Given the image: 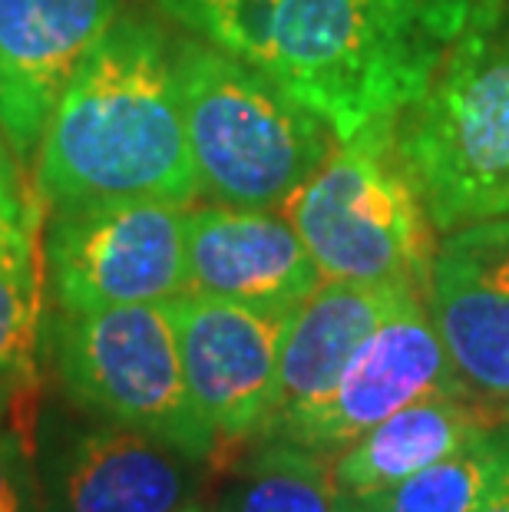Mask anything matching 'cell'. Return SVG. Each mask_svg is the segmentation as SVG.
Here are the masks:
<instances>
[{
	"label": "cell",
	"instance_id": "obj_10",
	"mask_svg": "<svg viewBox=\"0 0 509 512\" xmlns=\"http://www.w3.org/2000/svg\"><path fill=\"white\" fill-rule=\"evenodd\" d=\"M437 394H476L450 361L430 321L427 298L410 294L400 308L357 347L338 387L281 433V443L338 456L407 403ZM483 397V394H476Z\"/></svg>",
	"mask_w": 509,
	"mask_h": 512
},
{
	"label": "cell",
	"instance_id": "obj_3",
	"mask_svg": "<svg viewBox=\"0 0 509 512\" xmlns=\"http://www.w3.org/2000/svg\"><path fill=\"white\" fill-rule=\"evenodd\" d=\"M397 143L440 235L509 215V0H476Z\"/></svg>",
	"mask_w": 509,
	"mask_h": 512
},
{
	"label": "cell",
	"instance_id": "obj_9",
	"mask_svg": "<svg viewBox=\"0 0 509 512\" xmlns=\"http://www.w3.org/2000/svg\"><path fill=\"white\" fill-rule=\"evenodd\" d=\"M37 463L43 512H182L205 483V460L96 417L43 427Z\"/></svg>",
	"mask_w": 509,
	"mask_h": 512
},
{
	"label": "cell",
	"instance_id": "obj_19",
	"mask_svg": "<svg viewBox=\"0 0 509 512\" xmlns=\"http://www.w3.org/2000/svg\"><path fill=\"white\" fill-rule=\"evenodd\" d=\"M30 394L34 390L0 394V512H43L37 443L24 417Z\"/></svg>",
	"mask_w": 509,
	"mask_h": 512
},
{
	"label": "cell",
	"instance_id": "obj_8",
	"mask_svg": "<svg viewBox=\"0 0 509 512\" xmlns=\"http://www.w3.org/2000/svg\"><path fill=\"white\" fill-rule=\"evenodd\" d=\"M166 308L192 403L219 450L255 443L275 400L288 314L196 291L166 301Z\"/></svg>",
	"mask_w": 509,
	"mask_h": 512
},
{
	"label": "cell",
	"instance_id": "obj_24",
	"mask_svg": "<svg viewBox=\"0 0 509 512\" xmlns=\"http://www.w3.org/2000/svg\"><path fill=\"white\" fill-rule=\"evenodd\" d=\"M344 512H361V509L354 506V499H348V496H344Z\"/></svg>",
	"mask_w": 509,
	"mask_h": 512
},
{
	"label": "cell",
	"instance_id": "obj_17",
	"mask_svg": "<svg viewBox=\"0 0 509 512\" xmlns=\"http://www.w3.org/2000/svg\"><path fill=\"white\" fill-rule=\"evenodd\" d=\"M506 420L404 483L354 499V506L361 512H473L500 466Z\"/></svg>",
	"mask_w": 509,
	"mask_h": 512
},
{
	"label": "cell",
	"instance_id": "obj_23",
	"mask_svg": "<svg viewBox=\"0 0 509 512\" xmlns=\"http://www.w3.org/2000/svg\"><path fill=\"white\" fill-rule=\"evenodd\" d=\"M0 192H7V195H30L34 192L27 185L24 166L14 159V152H10V146H7L4 129H0Z\"/></svg>",
	"mask_w": 509,
	"mask_h": 512
},
{
	"label": "cell",
	"instance_id": "obj_12",
	"mask_svg": "<svg viewBox=\"0 0 509 512\" xmlns=\"http://www.w3.org/2000/svg\"><path fill=\"white\" fill-rule=\"evenodd\" d=\"M427 311L463 380L509 403V215L443 232Z\"/></svg>",
	"mask_w": 509,
	"mask_h": 512
},
{
	"label": "cell",
	"instance_id": "obj_6",
	"mask_svg": "<svg viewBox=\"0 0 509 512\" xmlns=\"http://www.w3.org/2000/svg\"><path fill=\"white\" fill-rule=\"evenodd\" d=\"M47 357L63 397L86 417L149 433L205 463L219 453L192 403L166 301L53 311Z\"/></svg>",
	"mask_w": 509,
	"mask_h": 512
},
{
	"label": "cell",
	"instance_id": "obj_4",
	"mask_svg": "<svg viewBox=\"0 0 509 512\" xmlns=\"http://www.w3.org/2000/svg\"><path fill=\"white\" fill-rule=\"evenodd\" d=\"M176 76L199 189L219 205L285 209L338 143L278 80L202 37L176 40Z\"/></svg>",
	"mask_w": 509,
	"mask_h": 512
},
{
	"label": "cell",
	"instance_id": "obj_13",
	"mask_svg": "<svg viewBox=\"0 0 509 512\" xmlns=\"http://www.w3.org/2000/svg\"><path fill=\"white\" fill-rule=\"evenodd\" d=\"M189 291L291 314L321 285L305 242L275 209L202 205L186 212Z\"/></svg>",
	"mask_w": 509,
	"mask_h": 512
},
{
	"label": "cell",
	"instance_id": "obj_16",
	"mask_svg": "<svg viewBox=\"0 0 509 512\" xmlns=\"http://www.w3.org/2000/svg\"><path fill=\"white\" fill-rule=\"evenodd\" d=\"M215 512H344L331 456L258 440L219 493Z\"/></svg>",
	"mask_w": 509,
	"mask_h": 512
},
{
	"label": "cell",
	"instance_id": "obj_25",
	"mask_svg": "<svg viewBox=\"0 0 509 512\" xmlns=\"http://www.w3.org/2000/svg\"><path fill=\"white\" fill-rule=\"evenodd\" d=\"M182 512H212V509H205V506H199V503H192L189 509H182Z\"/></svg>",
	"mask_w": 509,
	"mask_h": 512
},
{
	"label": "cell",
	"instance_id": "obj_2",
	"mask_svg": "<svg viewBox=\"0 0 509 512\" xmlns=\"http://www.w3.org/2000/svg\"><path fill=\"white\" fill-rule=\"evenodd\" d=\"M34 192L47 212L153 199H199L176 40L159 20L126 10L63 90L34 156Z\"/></svg>",
	"mask_w": 509,
	"mask_h": 512
},
{
	"label": "cell",
	"instance_id": "obj_14",
	"mask_svg": "<svg viewBox=\"0 0 509 512\" xmlns=\"http://www.w3.org/2000/svg\"><path fill=\"white\" fill-rule=\"evenodd\" d=\"M410 294L420 291L410 285L321 281L288 314L285 337H281L275 400L258 440H278L301 417H308L338 387L357 347L381 328Z\"/></svg>",
	"mask_w": 509,
	"mask_h": 512
},
{
	"label": "cell",
	"instance_id": "obj_18",
	"mask_svg": "<svg viewBox=\"0 0 509 512\" xmlns=\"http://www.w3.org/2000/svg\"><path fill=\"white\" fill-rule=\"evenodd\" d=\"M47 354L43 271H0V394L34 390Z\"/></svg>",
	"mask_w": 509,
	"mask_h": 512
},
{
	"label": "cell",
	"instance_id": "obj_7",
	"mask_svg": "<svg viewBox=\"0 0 509 512\" xmlns=\"http://www.w3.org/2000/svg\"><path fill=\"white\" fill-rule=\"evenodd\" d=\"M43 281L57 311L162 304L189 291L186 209L133 199L50 212Z\"/></svg>",
	"mask_w": 509,
	"mask_h": 512
},
{
	"label": "cell",
	"instance_id": "obj_1",
	"mask_svg": "<svg viewBox=\"0 0 509 512\" xmlns=\"http://www.w3.org/2000/svg\"><path fill=\"white\" fill-rule=\"evenodd\" d=\"M476 0H245L189 27L265 70L348 139L414 106Z\"/></svg>",
	"mask_w": 509,
	"mask_h": 512
},
{
	"label": "cell",
	"instance_id": "obj_22",
	"mask_svg": "<svg viewBox=\"0 0 509 512\" xmlns=\"http://www.w3.org/2000/svg\"><path fill=\"white\" fill-rule=\"evenodd\" d=\"M156 4H159L162 14L172 17L176 24H182L189 30L199 17L212 14V10L229 7V4H245V0H156Z\"/></svg>",
	"mask_w": 509,
	"mask_h": 512
},
{
	"label": "cell",
	"instance_id": "obj_5",
	"mask_svg": "<svg viewBox=\"0 0 509 512\" xmlns=\"http://www.w3.org/2000/svg\"><path fill=\"white\" fill-rule=\"evenodd\" d=\"M321 281L410 285L427 298L433 222L397 143V116L338 139L324 166L281 209Z\"/></svg>",
	"mask_w": 509,
	"mask_h": 512
},
{
	"label": "cell",
	"instance_id": "obj_20",
	"mask_svg": "<svg viewBox=\"0 0 509 512\" xmlns=\"http://www.w3.org/2000/svg\"><path fill=\"white\" fill-rule=\"evenodd\" d=\"M40 199L0 192V271H43Z\"/></svg>",
	"mask_w": 509,
	"mask_h": 512
},
{
	"label": "cell",
	"instance_id": "obj_11",
	"mask_svg": "<svg viewBox=\"0 0 509 512\" xmlns=\"http://www.w3.org/2000/svg\"><path fill=\"white\" fill-rule=\"evenodd\" d=\"M119 14L123 0H0V129L24 169L73 73Z\"/></svg>",
	"mask_w": 509,
	"mask_h": 512
},
{
	"label": "cell",
	"instance_id": "obj_21",
	"mask_svg": "<svg viewBox=\"0 0 509 512\" xmlns=\"http://www.w3.org/2000/svg\"><path fill=\"white\" fill-rule=\"evenodd\" d=\"M473 512H509V420L503 423V456L493 473V483L486 486L480 506Z\"/></svg>",
	"mask_w": 509,
	"mask_h": 512
},
{
	"label": "cell",
	"instance_id": "obj_15",
	"mask_svg": "<svg viewBox=\"0 0 509 512\" xmlns=\"http://www.w3.org/2000/svg\"><path fill=\"white\" fill-rule=\"evenodd\" d=\"M509 417L476 394H437L407 403L361 440L331 456L334 483L344 496L361 499L404 483L427 466L447 460L460 446Z\"/></svg>",
	"mask_w": 509,
	"mask_h": 512
}]
</instances>
